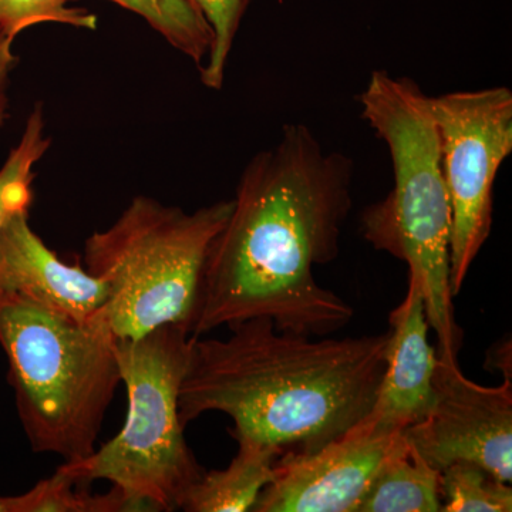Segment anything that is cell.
<instances>
[{"label":"cell","instance_id":"1","mask_svg":"<svg viewBox=\"0 0 512 512\" xmlns=\"http://www.w3.org/2000/svg\"><path fill=\"white\" fill-rule=\"evenodd\" d=\"M353 174L352 158L326 151L302 123L286 124L256 153L208 251L190 335L252 318L311 338L348 326L352 306L322 288L313 269L338 258Z\"/></svg>","mask_w":512,"mask_h":512},{"label":"cell","instance_id":"14","mask_svg":"<svg viewBox=\"0 0 512 512\" xmlns=\"http://www.w3.org/2000/svg\"><path fill=\"white\" fill-rule=\"evenodd\" d=\"M56 470L52 477L19 495H0V512H124L148 511L146 505L113 487L106 494H92Z\"/></svg>","mask_w":512,"mask_h":512},{"label":"cell","instance_id":"4","mask_svg":"<svg viewBox=\"0 0 512 512\" xmlns=\"http://www.w3.org/2000/svg\"><path fill=\"white\" fill-rule=\"evenodd\" d=\"M0 346L33 451L89 457L121 383L106 320L74 322L0 291Z\"/></svg>","mask_w":512,"mask_h":512},{"label":"cell","instance_id":"15","mask_svg":"<svg viewBox=\"0 0 512 512\" xmlns=\"http://www.w3.org/2000/svg\"><path fill=\"white\" fill-rule=\"evenodd\" d=\"M67 3L76 0H66ZM141 16L168 45L192 62L201 64L210 55L212 33L190 0H110Z\"/></svg>","mask_w":512,"mask_h":512},{"label":"cell","instance_id":"10","mask_svg":"<svg viewBox=\"0 0 512 512\" xmlns=\"http://www.w3.org/2000/svg\"><path fill=\"white\" fill-rule=\"evenodd\" d=\"M0 291L79 323L104 319L110 299L104 282L47 247L30 227L29 210L10 215L0 228Z\"/></svg>","mask_w":512,"mask_h":512},{"label":"cell","instance_id":"16","mask_svg":"<svg viewBox=\"0 0 512 512\" xmlns=\"http://www.w3.org/2000/svg\"><path fill=\"white\" fill-rule=\"evenodd\" d=\"M45 127L42 104H36L19 143L10 150L0 168V228L10 215L29 210L32 204L36 165L52 146V138L47 136Z\"/></svg>","mask_w":512,"mask_h":512},{"label":"cell","instance_id":"5","mask_svg":"<svg viewBox=\"0 0 512 512\" xmlns=\"http://www.w3.org/2000/svg\"><path fill=\"white\" fill-rule=\"evenodd\" d=\"M232 200L194 212L137 195L113 225L84 242L83 264L110 292L103 316L117 339L165 325L190 332L205 261Z\"/></svg>","mask_w":512,"mask_h":512},{"label":"cell","instance_id":"8","mask_svg":"<svg viewBox=\"0 0 512 512\" xmlns=\"http://www.w3.org/2000/svg\"><path fill=\"white\" fill-rule=\"evenodd\" d=\"M403 433L410 450L437 471L467 461L511 484V377L501 386H481L464 376L457 360L439 357L430 412Z\"/></svg>","mask_w":512,"mask_h":512},{"label":"cell","instance_id":"2","mask_svg":"<svg viewBox=\"0 0 512 512\" xmlns=\"http://www.w3.org/2000/svg\"><path fill=\"white\" fill-rule=\"evenodd\" d=\"M227 339L191 336L181 383L184 427L208 412L234 421L229 434L284 451H312L365 419L386 366L390 333L311 338L269 318L229 325Z\"/></svg>","mask_w":512,"mask_h":512},{"label":"cell","instance_id":"3","mask_svg":"<svg viewBox=\"0 0 512 512\" xmlns=\"http://www.w3.org/2000/svg\"><path fill=\"white\" fill-rule=\"evenodd\" d=\"M362 119L389 150L393 188L363 211L362 234L377 251L406 262L419 285L439 357L457 360L463 330L454 319L450 286L453 212L429 96L409 77L376 70L359 96Z\"/></svg>","mask_w":512,"mask_h":512},{"label":"cell","instance_id":"7","mask_svg":"<svg viewBox=\"0 0 512 512\" xmlns=\"http://www.w3.org/2000/svg\"><path fill=\"white\" fill-rule=\"evenodd\" d=\"M453 225L450 286L463 289L493 227L498 171L512 153V92L505 86L429 96Z\"/></svg>","mask_w":512,"mask_h":512},{"label":"cell","instance_id":"11","mask_svg":"<svg viewBox=\"0 0 512 512\" xmlns=\"http://www.w3.org/2000/svg\"><path fill=\"white\" fill-rule=\"evenodd\" d=\"M386 366L365 419L380 429L404 431L429 414L439 356L429 342L423 295L409 281L403 302L390 313Z\"/></svg>","mask_w":512,"mask_h":512},{"label":"cell","instance_id":"20","mask_svg":"<svg viewBox=\"0 0 512 512\" xmlns=\"http://www.w3.org/2000/svg\"><path fill=\"white\" fill-rule=\"evenodd\" d=\"M19 57L13 52V40L0 30V127L9 116L10 74L18 64Z\"/></svg>","mask_w":512,"mask_h":512},{"label":"cell","instance_id":"6","mask_svg":"<svg viewBox=\"0 0 512 512\" xmlns=\"http://www.w3.org/2000/svg\"><path fill=\"white\" fill-rule=\"evenodd\" d=\"M185 326H161L141 338H114L121 383L126 384L123 429L89 457L57 470L89 485L106 480L148 511L180 510L204 473L185 440L178 399L190 360Z\"/></svg>","mask_w":512,"mask_h":512},{"label":"cell","instance_id":"19","mask_svg":"<svg viewBox=\"0 0 512 512\" xmlns=\"http://www.w3.org/2000/svg\"><path fill=\"white\" fill-rule=\"evenodd\" d=\"M40 23L96 30L97 16L89 10L69 6L66 0H0V30L13 42L23 30Z\"/></svg>","mask_w":512,"mask_h":512},{"label":"cell","instance_id":"12","mask_svg":"<svg viewBox=\"0 0 512 512\" xmlns=\"http://www.w3.org/2000/svg\"><path fill=\"white\" fill-rule=\"evenodd\" d=\"M237 456L224 470L204 471L185 494L187 512H248L274 478L279 448L239 441Z\"/></svg>","mask_w":512,"mask_h":512},{"label":"cell","instance_id":"9","mask_svg":"<svg viewBox=\"0 0 512 512\" xmlns=\"http://www.w3.org/2000/svg\"><path fill=\"white\" fill-rule=\"evenodd\" d=\"M407 446L403 431L366 419L312 451H284L254 512H356L380 467Z\"/></svg>","mask_w":512,"mask_h":512},{"label":"cell","instance_id":"17","mask_svg":"<svg viewBox=\"0 0 512 512\" xmlns=\"http://www.w3.org/2000/svg\"><path fill=\"white\" fill-rule=\"evenodd\" d=\"M441 511L510 512V484L476 463L458 461L440 471Z\"/></svg>","mask_w":512,"mask_h":512},{"label":"cell","instance_id":"13","mask_svg":"<svg viewBox=\"0 0 512 512\" xmlns=\"http://www.w3.org/2000/svg\"><path fill=\"white\" fill-rule=\"evenodd\" d=\"M441 507L440 471L407 444L380 467L356 512H437Z\"/></svg>","mask_w":512,"mask_h":512},{"label":"cell","instance_id":"18","mask_svg":"<svg viewBox=\"0 0 512 512\" xmlns=\"http://www.w3.org/2000/svg\"><path fill=\"white\" fill-rule=\"evenodd\" d=\"M212 33L207 64L201 67V83L211 90L224 86L229 55L234 49L242 19L252 0H190Z\"/></svg>","mask_w":512,"mask_h":512}]
</instances>
